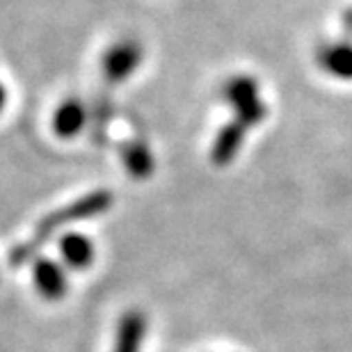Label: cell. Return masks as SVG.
I'll use <instances>...</instances> for the list:
<instances>
[{
	"mask_svg": "<svg viewBox=\"0 0 352 352\" xmlns=\"http://www.w3.org/2000/svg\"><path fill=\"white\" fill-rule=\"evenodd\" d=\"M112 206V192L108 190H94V192L82 195L80 199H76L67 206H62L58 210H53L51 215H46L44 220L37 224L34 234L28 238L23 245H19L16 250L12 252L10 263L12 265H23L30 258L37 256V252L44 248V245L51 241V236L55 231L65 229L67 224L80 222V220H89V217H96L105 213Z\"/></svg>",
	"mask_w": 352,
	"mask_h": 352,
	"instance_id": "6da1fadb",
	"label": "cell"
},
{
	"mask_svg": "<svg viewBox=\"0 0 352 352\" xmlns=\"http://www.w3.org/2000/svg\"><path fill=\"white\" fill-rule=\"evenodd\" d=\"M222 98L234 110V119L245 129L258 126L267 117V105L263 101L261 85L248 74H238L222 85Z\"/></svg>",
	"mask_w": 352,
	"mask_h": 352,
	"instance_id": "7a4b0ae2",
	"label": "cell"
},
{
	"mask_svg": "<svg viewBox=\"0 0 352 352\" xmlns=\"http://www.w3.org/2000/svg\"><path fill=\"white\" fill-rule=\"evenodd\" d=\"M140 65H142V46L133 39H124L105 53L103 76L110 85H117V82L129 80Z\"/></svg>",
	"mask_w": 352,
	"mask_h": 352,
	"instance_id": "3957f363",
	"label": "cell"
},
{
	"mask_svg": "<svg viewBox=\"0 0 352 352\" xmlns=\"http://www.w3.org/2000/svg\"><path fill=\"white\" fill-rule=\"evenodd\" d=\"M316 62L336 80H352V41L346 37L322 41L316 48Z\"/></svg>",
	"mask_w": 352,
	"mask_h": 352,
	"instance_id": "277c9868",
	"label": "cell"
},
{
	"mask_svg": "<svg viewBox=\"0 0 352 352\" xmlns=\"http://www.w3.org/2000/svg\"><path fill=\"white\" fill-rule=\"evenodd\" d=\"M245 138H248V129L241 126L234 119V122L224 124L217 135L213 140V146H210V160L217 167H227L229 163H234L236 156L241 153Z\"/></svg>",
	"mask_w": 352,
	"mask_h": 352,
	"instance_id": "5b68a950",
	"label": "cell"
},
{
	"mask_svg": "<svg viewBox=\"0 0 352 352\" xmlns=\"http://www.w3.org/2000/svg\"><path fill=\"white\" fill-rule=\"evenodd\" d=\"M34 286L46 300H62L67 295V277L65 270L51 261V258H37L34 263Z\"/></svg>",
	"mask_w": 352,
	"mask_h": 352,
	"instance_id": "8992f818",
	"label": "cell"
},
{
	"mask_svg": "<svg viewBox=\"0 0 352 352\" xmlns=\"http://www.w3.org/2000/svg\"><path fill=\"white\" fill-rule=\"evenodd\" d=\"M85 122H87L85 105L80 101H76V98H69V101H65L58 110H55L53 131H55V135L69 140V138L78 135L82 131V126H85Z\"/></svg>",
	"mask_w": 352,
	"mask_h": 352,
	"instance_id": "52a82bcc",
	"label": "cell"
},
{
	"mask_svg": "<svg viewBox=\"0 0 352 352\" xmlns=\"http://www.w3.org/2000/svg\"><path fill=\"white\" fill-rule=\"evenodd\" d=\"M122 160H124V167L135 181H144L149 179L153 174V153L149 149V144L142 142V140H135V142H126L122 146Z\"/></svg>",
	"mask_w": 352,
	"mask_h": 352,
	"instance_id": "ba28073f",
	"label": "cell"
},
{
	"mask_svg": "<svg viewBox=\"0 0 352 352\" xmlns=\"http://www.w3.org/2000/svg\"><path fill=\"white\" fill-rule=\"evenodd\" d=\"M62 258L74 270H85L94 261V243L82 234H65L60 241Z\"/></svg>",
	"mask_w": 352,
	"mask_h": 352,
	"instance_id": "9c48e42d",
	"label": "cell"
},
{
	"mask_svg": "<svg viewBox=\"0 0 352 352\" xmlns=\"http://www.w3.org/2000/svg\"><path fill=\"white\" fill-rule=\"evenodd\" d=\"M146 320L140 311H129L124 314L122 322L117 329V341H115V352H140L144 339Z\"/></svg>",
	"mask_w": 352,
	"mask_h": 352,
	"instance_id": "30bf717a",
	"label": "cell"
},
{
	"mask_svg": "<svg viewBox=\"0 0 352 352\" xmlns=\"http://www.w3.org/2000/svg\"><path fill=\"white\" fill-rule=\"evenodd\" d=\"M341 25H343V37L352 41V7H348L341 16Z\"/></svg>",
	"mask_w": 352,
	"mask_h": 352,
	"instance_id": "8fae6325",
	"label": "cell"
},
{
	"mask_svg": "<svg viewBox=\"0 0 352 352\" xmlns=\"http://www.w3.org/2000/svg\"><path fill=\"white\" fill-rule=\"evenodd\" d=\"M5 103H7V89H5V85H3V82H0V112H3Z\"/></svg>",
	"mask_w": 352,
	"mask_h": 352,
	"instance_id": "7c38bea8",
	"label": "cell"
}]
</instances>
